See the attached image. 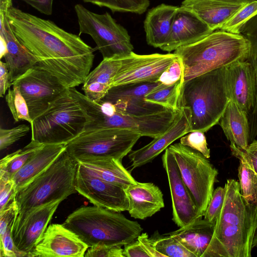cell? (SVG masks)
<instances>
[{
	"instance_id": "cb8c5ba5",
	"label": "cell",
	"mask_w": 257,
	"mask_h": 257,
	"mask_svg": "<svg viewBox=\"0 0 257 257\" xmlns=\"http://www.w3.org/2000/svg\"><path fill=\"white\" fill-rule=\"evenodd\" d=\"M245 4L223 0H184L181 7L194 13L214 31L220 30Z\"/></svg>"
},
{
	"instance_id": "f35d334b",
	"label": "cell",
	"mask_w": 257,
	"mask_h": 257,
	"mask_svg": "<svg viewBox=\"0 0 257 257\" xmlns=\"http://www.w3.org/2000/svg\"><path fill=\"white\" fill-rule=\"evenodd\" d=\"M181 79H184V65L181 58L178 56L163 72L157 81L170 85Z\"/></svg>"
},
{
	"instance_id": "11a10c76",
	"label": "cell",
	"mask_w": 257,
	"mask_h": 257,
	"mask_svg": "<svg viewBox=\"0 0 257 257\" xmlns=\"http://www.w3.org/2000/svg\"><path fill=\"white\" fill-rule=\"evenodd\" d=\"M252 247H257V227L256 228L253 236V239L252 241Z\"/></svg>"
},
{
	"instance_id": "74e56055",
	"label": "cell",
	"mask_w": 257,
	"mask_h": 257,
	"mask_svg": "<svg viewBox=\"0 0 257 257\" xmlns=\"http://www.w3.org/2000/svg\"><path fill=\"white\" fill-rule=\"evenodd\" d=\"M180 143L202 154L209 159L210 151L208 147L204 133L201 131H192L182 137Z\"/></svg>"
},
{
	"instance_id": "e0dca14e",
	"label": "cell",
	"mask_w": 257,
	"mask_h": 257,
	"mask_svg": "<svg viewBox=\"0 0 257 257\" xmlns=\"http://www.w3.org/2000/svg\"><path fill=\"white\" fill-rule=\"evenodd\" d=\"M89 247L62 224L53 223L46 228L28 257H83Z\"/></svg>"
},
{
	"instance_id": "7bdbcfd3",
	"label": "cell",
	"mask_w": 257,
	"mask_h": 257,
	"mask_svg": "<svg viewBox=\"0 0 257 257\" xmlns=\"http://www.w3.org/2000/svg\"><path fill=\"white\" fill-rule=\"evenodd\" d=\"M12 229H9L4 234L0 235L1 257H22L24 254L16 248L12 237Z\"/></svg>"
},
{
	"instance_id": "681fc988",
	"label": "cell",
	"mask_w": 257,
	"mask_h": 257,
	"mask_svg": "<svg viewBox=\"0 0 257 257\" xmlns=\"http://www.w3.org/2000/svg\"><path fill=\"white\" fill-rule=\"evenodd\" d=\"M29 5L42 14L51 15L54 0H21Z\"/></svg>"
},
{
	"instance_id": "7a4b0ae2",
	"label": "cell",
	"mask_w": 257,
	"mask_h": 257,
	"mask_svg": "<svg viewBox=\"0 0 257 257\" xmlns=\"http://www.w3.org/2000/svg\"><path fill=\"white\" fill-rule=\"evenodd\" d=\"M224 187L223 205L202 257H250L257 227V205L243 197L236 180L227 179Z\"/></svg>"
},
{
	"instance_id": "52a82bcc",
	"label": "cell",
	"mask_w": 257,
	"mask_h": 257,
	"mask_svg": "<svg viewBox=\"0 0 257 257\" xmlns=\"http://www.w3.org/2000/svg\"><path fill=\"white\" fill-rule=\"evenodd\" d=\"M78 163L65 151L45 171L16 193L18 215L22 219L30 210L60 200L77 192L75 180Z\"/></svg>"
},
{
	"instance_id": "4316f807",
	"label": "cell",
	"mask_w": 257,
	"mask_h": 257,
	"mask_svg": "<svg viewBox=\"0 0 257 257\" xmlns=\"http://www.w3.org/2000/svg\"><path fill=\"white\" fill-rule=\"evenodd\" d=\"M66 144L41 147L12 178L17 192L49 167L66 150Z\"/></svg>"
},
{
	"instance_id": "7dc6e473",
	"label": "cell",
	"mask_w": 257,
	"mask_h": 257,
	"mask_svg": "<svg viewBox=\"0 0 257 257\" xmlns=\"http://www.w3.org/2000/svg\"><path fill=\"white\" fill-rule=\"evenodd\" d=\"M123 254L124 257H150L138 239L125 245Z\"/></svg>"
},
{
	"instance_id": "d590c367",
	"label": "cell",
	"mask_w": 257,
	"mask_h": 257,
	"mask_svg": "<svg viewBox=\"0 0 257 257\" xmlns=\"http://www.w3.org/2000/svg\"><path fill=\"white\" fill-rule=\"evenodd\" d=\"M5 99L16 122L25 120L32 123L28 104L18 86L13 85V89L8 90Z\"/></svg>"
},
{
	"instance_id": "1f68e13d",
	"label": "cell",
	"mask_w": 257,
	"mask_h": 257,
	"mask_svg": "<svg viewBox=\"0 0 257 257\" xmlns=\"http://www.w3.org/2000/svg\"><path fill=\"white\" fill-rule=\"evenodd\" d=\"M44 145L32 141L22 149L7 155L1 160L0 178L12 179L19 171Z\"/></svg>"
},
{
	"instance_id": "30bf717a",
	"label": "cell",
	"mask_w": 257,
	"mask_h": 257,
	"mask_svg": "<svg viewBox=\"0 0 257 257\" xmlns=\"http://www.w3.org/2000/svg\"><path fill=\"white\" fill-rule=\"evenodd\" d=\"M168 148L173 155L182 178L194 199L198 215L203 216L214 191L217 170L200 152L180 143Z\"/></svg>"
},
{
	"instance_id": "ffe728a7",
	"label": "cell",
	"mask_w": 257,
	"mask_h": 257,
	"mask_svg": "<svg viewBox=\"0 0 257 257\" xmlns=\"http://www.w3.org/2000/svg\"><path fill=\"white\" fill-rule=\"evenodd\" d=\"M191 132V112L189 108L181 107L173 123L162 135L145 146L133 151L128 157L132 169L151 162L175 141Z\"/></svg>"
},
{
	"instance_id": "c3c4849f",
	"label": "cell",
	"mask_w": 257,
	"mask_h": 257,
	"mask_svg": "<svg viewBox=\"0 0 257 257\" xmlns=\"http://www.w3.org/2000/svg\"><path fill=\"white\" fill-rule=\"evenodd\" d=\"M150 257H165L156 248L153 240L146 233H142L137 238Z\"/></svg>"
},
{
	"instance_id": "7402d4cb",
	"label": "cell",
	"mask_w": 257,
	"mask_h": 257,
	"mask_svg": "<svg viewBox=\"0 0 257 257\" xmlns=\"http://www.w3.org/2000/svg\"><path fill=\"white\" fill-rule=\"evenodd\" d=\"M129 202L128 213L135 219H145L164 207L163 194L160 189L151 182H139L124 188Z\"/></svg>"
},
{
	"instance_id": "e575fe53",
	"label": "cell",
	"mask_w": 257,
	"mask_h": 257,
	"mask_svg": "<svg viewBox=\"0 0 257 257\" xmlns=\"http://www.w3.org/2000/svg\"><path fill=\"white\" fill-rule=\"evenodd\" d=\"M100 7H106L112 12L142 14L150 6V0H82Z\"/></svg>"
},
{
	"instance_id": "d4e9b609",
	"label": "cell",
	"mask_w": 257,
	"mask_h": 257,
	"mask_svg": "<svg viewBox=\"0 0 257 257\" xmlns=\"http://www.w3.org/2000/svg\"><path fill=\"white\" fill-rule=\"evenodd\" d=\"M121 64V57L103 59L86 78L82 88L84 95L93 101L101 100L112 87Z\"/></svg>"
},
{
	"instance_id": "83f0119b",
	"label": "cell",
	"mask_w": 257,
	"mask_h": 257,
	"mask_svg": "<svg viewBox=\"0 0 257 257\" xmlns=\"http://www.w3.org/2000/svg\"><path fill=\"white\" fill-rule=\"evenodd\" d=\"M218 124L231 144L243 149L250 145L248 114L229 100Z\"/></svg>"
},
{
	"instance_id": "4fadbf2b",
	"label": "cell",
	"mask_w": 257,
	"mask_h": 257,
	"mask_svg": "<svg viewBox=\"0 0 257 257\" xmlns=\"http://www.w3.org/2000/svg\"><path fill=\"white\" fill-rule=\"evenodd\" d=\"M178 57L173 53L140 55L132 52L121 57V66L112 87L146 82H156L163 72Z\"/></svg>"
},
{
	"instance_id": "4dcf8cb0",
	"label": "cell",
	"mask_w": 257,
	"mask_h": 257,
	"mask_svg": "<svg viewBox=\"0 0 257 257\" xmlns=\"http://www.w3.org/2000/svg\"><path fill=\"white\" fill-rule=\"evenodd\" d=\"M232 155L239 160L238 177L241 193L246 200L257 205V173L244 149L230 144Z\"/></svg>"
},
{
	"instance_id": "836d02e7",
	"label": "cell",
	"mask_w": 257,
	"mask_h": 257,
	"mask_svg": "<svg viewBox=\"0 0 257 257\" xmlns=\"http://www.w3.org/2000/svg\"><path fill=\"white\" fill-rule=\"evenodd\" d=\"M156 249L165 257H195L178 239L174 236L155 232L151 237Z\"/></svg>"
},
{
	"instance_id": "ba28073f",
	"label": "cell",
	"mask_w": 257,
	"mask_h": 257,
	"mask_svg": "<svg viewBox=\"0 0 257 257\" xmlns=\"http://www.w3.org/2000/svg\"><path fill=\"white\" fill-rule=\"evenodd\" d=\"M88 117L69 88L33 120L31 140L41 144H67L84 131Z\"/></svg>"
},
{
	"instance_id": "6da1fadb",
	"label": "cell",
	"mask_w": 257,
	"mask_h": 257,
	"mask_svg": "<svg viewBox=\"0 0 257 257\" xmlns=\"http://www.w3.org/2000/svg\"><path fill=\"white\" fill-rule=\"evenodd\" d=\"M7 17L17 38L37 60L35 66L67 88L83 84L93 65L94 50L79 35L13 7Z\"/></svg>"
},
{
	"instance_id": "5b68a950",
	"label": "cell",
	"mask_w": 257,
	"mask_h": 257,
	"mask_svg": "<svg viewBox=\"0 0 257 257\" xmlns=\"http://www.w3.org/2000/svg\"><path fill=\"white\" fill-rule=\"evenodd\" d=\"M69 90L88 117L84 131L124 129L154 139L170 127L180 110L167 109L146 115H130L119 111L112 103L102 99L91 100L75 87Z\"/></svg>"
},
{
	"instance_id": "603a6c76",
	"label": "cell",
	"mask_w": 257,
	"mask_h": 257,
	"mask_svg": "<svg viewBox=\"0 0 257 257\" xmlns=\"http://www.w3.org/2000/svg\"><path fill=\"white\" fill-rule=\"evenodd\" d=\"M8 12L9 10L0 11V37L7 43V52L4 58L8 65L13 82L35 66L38 61L14 34L8 19Z\"/></svg>"
},
{
	"instance_id": "9c48e42d",
	"label": "cell",
	"mask_w": 257,
	"mask_h": 257,
	"mask_svg": "<svg viewBox=\"0 0 257 257\" xmlns=\"http://www.w3.org/2000/svg\"><path fill=\"white\" fill-rule=\"evenodd\" d=\"M141 137L124 129L84 131L66 144L65 151L78 163L100 158L122 161Z\"/></svg>"
},
{
	"instance_id": "44dd1931",
	"label": "cell",
	"mask_w": 257,
	"mask_h": 257,
	"mask_svg": "<svg viewBox=\"0 0 257 257\" xmlns=\"http://www.w3.org/2000/svg\"><path fill=\"white\" fill-rule=\"evenodd\" d=\"M213 32L194 13L180 6L176 11L167 40L160 49L171 52L198 41Z\"/></svg>"
},
{
	"instance_id": "8d00e7d4",
	"label": "cell",
	"mask_w": 257,
	"mask_h": 257,
	"mask_svg": "<svg viewBox=\"0 0 257 257\" xmlns=\"http://www.w3.org/2000/svg\"><path fill=\"white\" fill-rule=\"evenodd\" d=\"M257 15V0L244 5L222 26L221 30L240 34L242 27Z\"/></svg>"
},
{
	"instance_id": "f5cc1de1",
	"label": "cell",
	"mask_w": 257,
	"mask_h": 257,
	"mask_svg": "<svg viewBox=\"0 0 257 257\" xmlns=\"http://www.w3.org/2000/svg\"><path fill=\"white\" fill-rule=\"evenodd\" d=\"M225 1H227L229 2L235 3H240V4H247L253 1L256 0H223Z\"/></svg>"
},
{
	"instance_id": "f546056e",
	"label": "cell",
	"mask_w": 257,
	"mask_h": 257,
	"mask_svg": "<svg viewBox=\"0 0 257 257\" xmlns=\"http://www.w3.org/2000/svg\"><path fill=\"white\" fill-rule=\"evenodd\" d=\"M78 164L86 172L124 188L137 181L124 168L122 161L114 158L94 159Z\"/></svg>"
},
{
	"instance_id": "484cf974",
	"label": "cell",
	"mask_w": 257,
	"mask_h": 257,
	"mask_svg": "<svg viewBox=\"0 0 257 257\" xmlns=\"http://www.w3.org/2000/svg\"><path fill=\"white\" fill-rule=\"evenodd\" d=\"M178 7L161 4L149 10L144 27L147 44L160 48L170 35Z\"/></svg>"
},
{
	"instance_id": "3957f363",
	"label": "cell",
	"mask_w": 257,
	"mask_h": 257,
	"mask_svg": "<svg viewBox=\"0 0 257 257\" xmlns=\"http://www.w3.org/2000/svg\"><path fill=\"white\" fill-rule=\"evenodd\" d=\"M62 225L89 247L124 246L137 239L141 225L120 213L95 205L82 206L69 214Z\"/></svg>"
},
{
	"instance_id": "f907efd6",
	"label": "cell",
	"mask_w": 257,
	"mask_h": 257,
	"mask_svg": "<svg viewBox=\"0 0 257 257\" xmlns=\"http://www.w3.org/2000/svg\"><path fill=\"white\" fill-rule=\"evenodd\" d=\"M245 151L251 159L254 169L257 173V150H251L247 149Z\"/></svg>"
},
{
	"instance_id": "db71d44e",
	"label": "cell",
	"mask_w": 257,
	"mask_h": 257,
	"mask_svg": "<svg viewBox=\"0 0 257 257\" xmlns=\"http://www.w3.org/2000/svg\"><path fill=\"white\" fill-rule=\"evenodd\" d=\"M251 150H257V140H254L249 145L248 148Z\"/></svg>"
},
{
	"instance_id": "5bb4252c",
	"label": "cell",
	"mask_w": 257,
	"mask_h": 257,
	"mask_svg": "<svg viewBox=\"0 0 257 257\" xmlns=\"http://www.w3.org/2000/svg\"><path fill=\"white\" fill-rule=\"evenodd\" d=\"M75 186L77 192L94 205L120 212L128 210L129 202L123 187L86 172L79 164Z\"/></svg>"
},
{
	"instance_id": "ee69618b",
	"label": "cell",
	"mask_w": 257,
	"mask_h": 257,
	"mask_svg": "<svg viewBox=\"0 0 257 257\" xmlns=\"http://www.w3.org/2000/svg\"><path fill=\"white\" fill-rule=\"evenodd\" d=\"M16 193L12 179L0 178V211L15 200Z\"/></svg>"
},
{
	"instance_id": "ac0fdd59",
	"label": "cell",
	"mask_w": 257,
	"mask_h": 257,
	"mask_svg": "<svg viewBox=\"0 0 257 257\" xmlns=\"http://www.w3.org/2000/svg\"><path fill=\"white\" fill-rule=\"evenodd\" d=\"M61 202L58 200L34 208L14 222L13 240L17 249L25 256H28L43 235Z\"/></svg>"
},
{
	"instance_id": "bcb514c9",
	"label": "cell",
	"mask_w": 257,
	"mask_h": 257,
	"mask_svg": "<svg viewBox=\"0 0 257 257\" xmlns=\"http://www.w3.org/2000/svg\"><path fill=\"white\" fill-rule=\"evenodd\" d=\"M11 75L6 62H0V96L4 97L8 89L13 85Z\"/></svg>"
},
{
	"instance_id": "8992f818",
	"label": "cell",
	"mask_w": 257,
	"mask_h": 257,
	"mask_svg": "<svg viewBox=\"0 0 257 257\" xmlns=\"http://www.w3.org/2000/svg\"><path fill=\"white\" fill-rule=\"evenodd\" d=\"M229 101L225 67L196 76L183 84L181 107L190 110L191 132L205 133L218 124Z\"/></svg>"
},
{
	"instance_id": "f1b7e54d",
	"label": "cell",
	"mask_w": 257,
	"mask_h": 257,
	"mask_svg": "<svg viewBox=\"0 0 257 257\" xmlns=\"http://www.w3.org/2000/svg\"><path fill=\"white\" fill-rule=\"evenodd\" d=\"M197 218L188 225L166 233L178 239L195 257H202L212 238L215 223Z\"/></svg>"
},
{
	"instance_id": "7c38bea8",
	"label": "cell",
	"mask_w": 257,
	"mask_h": 257,
	"mask_svg": "<svg viewBox=\"0 0 257 257\" xmlns=\"http://www.w3.org/2000/svg\"><path fill=\"white\" fill-rule=\"evenodd\" d=\"M25 99L32 120L45 111L68 88L49 72L35 66L15 80Z\"/></svg>"
},
{
	"instance_id": "8fae6325",
	"label": "cell",
	"mask_w": 257,
	"mask_h": 257,
	"mask_svg": "<svg viewBox=\"0 0 257 257\" xmlns=\"http://www.w3.org/2000/svg\"><path fill=\"white\" fill-rule=\"evenodd\" d=\"M74 10L77 17L79 36L90 35L103 59L122 57L134 49L127 31L107 12L98 14L77 4Z\"/></svg>"
},
{
	"instance_id": "277c9868",
	"label": "cell",
	"mask_w": 257,
	"mask_h": 257,
	"mask_svg": "<svg viewBox=\"0 0 257 257\" xmlns=\"http://www.w3.org/2000/svg\"><path fill=\"white\" fill-rule=\"evenodd\" d=\"M249 48L248 41L240 34L217 30L198 41L177 48L174 53L182 60L184 83L211 70L247 60Z\"/></svg>"
},
{
	"instance_id": "ab89813d",
	"label": "cell",
	"mask_w": 257,
	"mask_h": 257,
	"mask_svg": "<svg viewBox=\"0 0 257 257\" xmlns=\"http://www.w3.org/2000/svg\"><path fill=\"white\" fill-rule=\"evenodd\" d=\"M30 127L26 124H20L12 128H0V150L2 151L11 146L30 131Z\"/></svg>"
},
{
	"instance_id": "d6a6232c",
	"label": "cell",
	"mask_w": 257,
	"mask_h": 257,
	"mask_svg": "<svg viewBox=\"0 0 257 257\" xmlns=\"http://www.w3.org/2000/svg\"><path fill=\"white\" fill-rule=\"evenodd\" d=\"M183 84L184 79L170 85L161 84L147 94L145 99L167 109L179 110L181 108Z\"/></svg>"
},
{
	"instance_id": "d6986e66",
	"label": "cell",
	"mask_w": 257,
	"mask_h": 257,
	"mask_svg": "<svg viewBox=\"0 0 257 257\" xmlns=\"http://www.w3.org/2000/svg\"><path fill=\"white\" fill-rule=\"evenodd\" d=\"M225 84L228 98L248 116L255 102L256 83L251 63L247 60L225 67Z\"/></svg>"
},
{
	"instance_id": "b9f144b4",
	"label": "cell",
	"mask_w": 257,
	"mask_h": 257,
	"mask_svg": "<svg viewBox=\"0 0 257 257\" xmlns=\"http://www.w3.org/2000/svg\"><path fill=\"white\" fill-rule=\"evenodd\" d=\"M18 215V208L15 200L0 211V235L13 228Z\"/></svg>"
},
{
	"instance_id": "60d3db41",
	"label": "cell",
	"mask_w": 257,
	"mask_h": 257,
	"mask_svg": "<svg viewBox=\"0 0 257 257\" xmlns=\"http://www.w3.org/2000/svg\"><path fill=\"white\" fill-rule=\"evenodd\" d=\"M225 192L224 187L219 186L214 190L203 216L204 219L211 223H215L216 220L223 205Z\"/></svg>"
},
{
	"instance_id": "816d5d0a",
	"label": "cell",
	"mask_w": 257,
	"mask_h": 257,
	"mask_svg": "<svg viewBox=\"0 0 257 257\" xmlns=\"http://www.w3.org/2000/svg\"><path fill=\"white\" fill-rule=\"evenodd\" d=\"M1 42V53L0 58L2 59L7 52V47L6 41L1 37H0Z\"/></svg>"
},
{
	"instance_id": "2e32d148",
	"label": "cell",
	"mask_w": 257,
	"mask_h": 257,
	"mask_svg": "<svg viewBox=\"0 0 257 257\" xmlns=\"http://www.w3.org/2000/svg\"><path fill=\"white\" fill-rule=\"evenodd\" d=\"M161 83L158 81L131 83L112 87L102 99L112 103L120 111L133 115H146L167 108L146 101L145 96Z\"/></svg>"
},
{
	"instance_id": "9a60e30c",
	"label": "cell",
	"mask_w": 257,
	"mask_h": 257,
	"mask_svg": "<svg viewBox=\"0 0 257 257\" xmlns=\"http://www.w3.org/2000/svg\"><path fill=\"white\" fill-rule=\"evenodd\" d=\"M163 166L167 173L172 203V220L179 227L200 217L194 199L184 183L174 157L168 148L163 155Z\"/></svg>"
},
{
	"instance_id": "f6af8a7d",
	"label": "cell",
	"mask_w": 257,
	"mask_h": 257,
	"mask_svg": "<svg viewBox=\"0 0 257 257\" xmlns=\"http://www.w3.org/2000/svg\"><path fill=\"white\" fill-rule=\"evenodd\" d=\"M120 246L99 245L89 247L84 254L86 257H124L123 249Z\"/></svg>"
}]
</instances>
